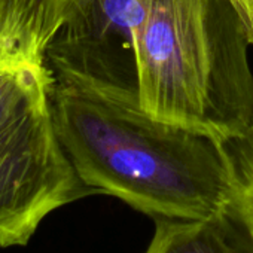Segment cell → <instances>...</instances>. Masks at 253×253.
Masks as SVG:
<instances>
[{
  "instance_id": "cell-1",
  "label": "cell",
  "mask_w": 253,
  "mask_h": 253,
  "mask_svg": "<svg viewBox=\"0 0 253 253\" xmlns=\"http://www.w3.org/2000/svg\"><path fill=\"white\" fill-rule=\"evenodd\" d=\"M52 116L81 180L152 217L228 216L231 188L217 142L160 121L137 91L58 81Z\"/></svg>"
},
{
  "instance_id": "cell-2",
  "label": "cell",
  "mask_w": 253,
  "mask_h": 253,
  "mask_svg": "<svg viewBox=\"0 0 253 253\" xmlns=\"http://www.w3.org/2000/svg\"><path fill=\"white\" fill-rule=\"evenodd\" d=\"M249 32L231 0H146L134 27L139 101L217 143L253 118Z\"/></svg>"
},
{
  "instance_id": "cell-3",
  "label": "cell",
  "mask_w": 253,
  "mask_h": 253,
  "mask_svg": "<svg viewBox=\"0 0 253 253\" xmlns=\"http://www.w3.org/2000/svg\"><path fill=\"white\" fill-rule=\"evenodd\" d=\"M46 60L0 70V247L27 246L55 210L97 195L78 176L52 116Z\"/></svg>"
},
{
  "instance_id": "cell-4",
  "label": "cell",
  "mask_w": 253,
  "mask_h": 253,
  "mask_svg": "<svg viewBox=\"0 0 253 253\" xmlns=\"http://www.w3.org/2000/svg\"><path fill=\"white\" fill-rule=\"evenodd\" d=\"M146 0H72L45 58L58 81L137 91L134 27Z\"/></svg>"
},
{
  "instance_id": "cell-5",
  "label": "cell",
  "mask_w": 253,
  "mask_h": 253,
  "mask_svg": "<svg viewBox=\"0 0 253 253\" xmlns=\"http://www.w3.org/2000/svg\"><path fill=\"white\" fill-rule=\"evenodd\" d=\"M155 229L145 253H243L235 225L228 216L207 219H154Z\"/></svg>"
},
{
  "instance_id": "cell-6",
  "label": "cell",
  "mask_w": 253,
  "mask_h": 253,
  "mask_svg": "<svg viewBox=\"0 0 253 253\" xmlns=\"http://www.w3.org/2000/svg\"><path fill=\"white\" fill-rule=\"evenodd\" d=\"M45 52L42 0H0V70L46 60Z\"/></svg>"
},
{
  "instance_id": "cell-7",
  "label": "cell",
  "mask_w": 253,
  "mask_h": 253,
  "mask_svg": "<svg viewBox=\"0 0 253 253\" xmlns=\"http://www.w3.org/2000/svg\"><path fill=\"white\" fill-rule=\"evenodd\" d=\"M219 145L231 188L228 217L253 243V118L241 136Z\"/></svg>"
},
{
  "instance_id": "cell-8",
  "label": "cell",
  "mask_w": 253,
  "mask_h": 253,
  "mask_svg": "<svg viewBox=\"0 0 253 253\" xmlns=\"http://www.w3.org/2000/svg\"><path fill=\"white\" fill-rule=\"evenodd\" d=\"M72 0H42L43 8V35L46 41V46L60 29L63 18L66 15V11Z\"/></svg>"
},
{
  "instance_id": "cell-9",
  "label": "cell",
  "mask_w": 253,
  "mask_h": 253,
  "mask_svg": "<svg viewBox=\"0 0 253 253\" xmlns=\"http://www.w3.org/2000/svg\"><path fill=\"white\" fill-rule=\"evenodd\" d=\"M231 3L235 6L240 17L243 18L250 36V42L253 45V0H231Z\"/></svg>"
}]
</instances>
